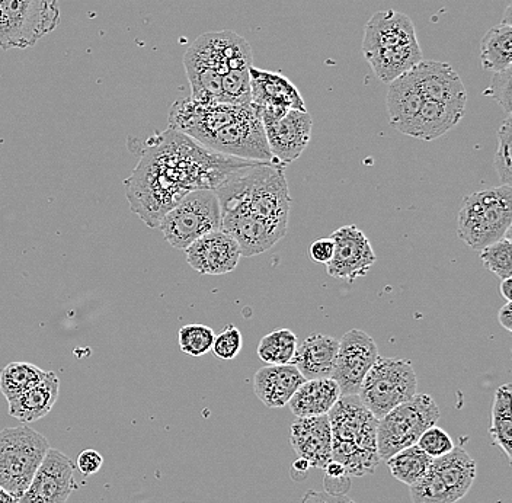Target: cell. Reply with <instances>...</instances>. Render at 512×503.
<instances>
[{
	"label": "cell",
	"mask_w": 512,
	"mask_h": 503,
	"mask_svg": "<svg viewBox=\"0 0 512 503\" xmlns=\"http://www.w3.org/2000/svg\"><path fill=\"white\" fill-rule=\"evenodd\" d=\"M249 160L211 152L185 134L168 128L146 149L140 165L126 181L131 211L150 227L179 200L198 189H217Z\"/></svg>",
	"instance_id": "cell-1"
},
{
	"label": "cell",
	"mask_w": 512,
	"mask_h": 503,
	"mask_svg": "<svg viewBox=\"0 0 512 503\" xmlns=\"http://www.w3.org/2000/svg\"><path fill=\"white\" fill-rule=\"evenodd\" d=\"M214 191L219 197L220 210L239 208L287 232L291 197L281 163H249L230 173Z\"/></svg>",
	"instance_id": "cell-2"
},
{
	"label": "cell",
	"mask_w": 512,
	"mask_h": 503,
	"mask_svg": "<svg viewBox=\"0 0 512 503\" xmlns=\"http://www.w3.org/2000/svg\"><path fill=\"white\" fill-rule=\"evenodd\" d=\"M361 51L383 83L393 82L424 60L414 22L395 9L377 12L368 19Z\"/></svg>",
	"instance_id": "cell-3"
},
{
	"label": "cell",
	"mask_w": 512,
	"mask_h": 503,
	"mask_svg": "<svg viewBox=\"0 0 512 503\" xmlns=\"http://www.w3.org/2000/svg\"><path fill=\"white\" fill-rule=\"evenodd\" d=\"M332 431V460L344 466L348 476L363 477L376 472L377 422L358 396H341L328 413Z\"/></svg>",
	"instance_id": "cell-4"
},
{
	"label": "cell",
	"mask_w": 512,
	"mask_h": 503,
	"mask_svg": "<svg viewBox=\"0 0 512 503\" xmlns=\"http://www.w3.org/2000/svg\"><path fill=\"white\" fill-rule=\"evenodd\" d=\"M511 223L512 189L501 185L464 198L457 217V233L467 246L479 252L507 235Z\"/></svg>",
	"instance_id": "cell-5"
},
{
	"label": "cell",
	"mask_w": 512,
	"mask_h": 503,
	"mask_svg": "<svg viewBox=\"0 0 512 503\" xmlns=\"http://www.w3.org/2000/svg\"><path fill=\"white\" fill-rule=\"evenodd\" d=\"M59 0H0V50H25L60 24Z\"/></svg>",
	"instance_id": "cell-6"
},
{
	"label": "cell",
	"mask_w": 512,
	"mask_h": 503,
	"mask_svg": "<svg viewBox=\"0 0 512 503\" xmlns=\"http://www.w3.org/2000/svg\"><path fill=\"white\" fill-rule=\"evenodd\" d=\"M50 442L30 426H12L0 431V486L16 498L30 486L43 463Z\"/></svg>",
	"instance_id": "cell-7"
},
{
	"label": "cell",
	"mask_w": 512,
	"mask_h": 503,
	"mask_svg": "<svg viewBox=\"0 0 512 503\" xmlns=\"http://www.w3.org/2000/svg\"><path fill=\"white\" fill-rule=\"evenodd\" d=\"M166 242L185 251L195 240L222 229V210L214 189H198L182 200L159 221Z\"/></svg>",
	"instance_id": "cell-8"
},
{
	"label": "cell",
	"mask_w": 512,
	"mask_h": 503,
	"mask_svg": "<svg viewBox=\"0 0 512 503\" xmlns=\"http://www.w3.org/2000/svg\"><path fill=\"white\" fill-rule=\"evenodd\" d=\"M416 393L418 378L411 361L379 357L364 377L357 396L377 419H382Z\"/></svg>",
	"instance_id": "cell-9"
},
{
	"label": "cell",
	"mask_w": 512,
	"mask_h": 503,
	"mask_svg": "<svg viewBox=\"0 0 512 503\" xmlns=\"http://www.w3.org/2000/svg\"><path fill=\"white\" fill-rule=\"evenodd\" d=\"M476 479V463L463 447L432 458L428 472L411 488L414 503H457L469 493Z\"/></svg>",
	"instance_id": "cell-10"
},
{
	"label": "cell",
	"mask_w": 512,
	"mask_h": 503,
	"mask_svg": "<svg viewBox=\"0 0 512 503\" xmlns=\"http://www.w3.org/2000/svg\"><path fill=\"white\" fill-rule=\"evenodd\" d=\"M440 409L431 396L416 393L377 422V451L380 460L411 447L428 428L437 424Z\"/></svg>",
	"instance_id": "cell-11"
},
{
	"label": "cell",
	"mask_w": 512,
	"mask_h": 503,
	"mask_svg": "<svg viewBox=\"0 0 512 503\" xmlns=\"http://www.w3.org/2000/svg\"><path fill=\"white\" fill-rule=\"evenodd\" d=\"M251 75L252 107L262 124L270 126L281 120L288 111H307L303 96L290 79L268 70L249 69Z\"/></svg>",
	"instance_id": "cell-12"
},
{
	"label": "cell",
	"mask_w": 512,
	"mask_h": 503,
	"mask_svg": "<svg viewBox=\"0 0 512 503\" xmlns=\"http://www.w3.org/2000/svg\"><path fill=\"white\" fill-rule=\"evenodd\" d=\"M376 341L360 329H351L339 341L332 380L341 396H357L364 377L379 358Z\"/></svg>",
	"instance_id": "cell-13"
},
{
	"label": "cell",
	"mask_w": 512,
	"mask_h": 503,
	"mask_svg": "<svg viewBox=\"0 0 512 503\" xmlns=\"http://www.w3.org/2000/svg\"><path fill=\"white\" fill-rule=\"evenodd\" d=\"M75 474V461L50 448L18 503H66L79 488Z\"/></svg>",
	"instance_id": "cell-14"
},
{
	"label": "cell",
	"mask_w": 512,
	"mask_h": 503,
	"mask_svg": "<svg viewBox=\"0 0 512 503\" xmlns=\"http://www.w3.org/2000/svg\"><path fill=\"white\" fill-rule=\"evenodd\" d=\"M329 237L334 240L335 245L334 256L326 264L329 277L350 284L357 278L366 277L376 264L377 256L363 230L351 224L335 230Z\"/></svg>",
	"instance_id": "cell-15"
},
{
	"label": "cell",
	"mask_w": 512,
	"mask_h": 503,
	"mask_svg": "<svg viewBox=\"0 0 512 503\" xmlns=\"http://www.w3.org/2000/svg\"><path fill=\"white\" fill-rule=\"evenodd\" d=\"M222 230L238 243L245 258L270 251L287 233L239 208L222 211Z\"/></svg>",
	"instance_id": "cell-16"
},
{
	"label": "cell",
	"mask_w": 512,
	"mask_h": 503,
	"mask_svg": "<svg viewBox=\"0 0 512 503\" xmlns=\"http://www.w3.org/2000/svg\"><path fill=\"white\" fill-rule=\"evenodd\" d=\"M313 120L307 111L291 110L281 120L265 126L272 158L281 165L300 158L312 139Z\"/></svg>",
	"instance_id": "cell-17"
},
{
	"label": "cell",
	"mask_w": 512,
	"mask_h": 503,
	"mask_svg": "<svg viewBox=\"0 0 512 503\" xmlns=\"http://www.w3.org/2000/svg\"><path fill=\"white\" fill-rule=\"evenodd\" d=\"M409 72L422 98L441 104L466 107V86L451 64L422 60Z\"/></svg>",
	"instance_id": "cell-18"
},
{
	"label": "cell",
	"mask_w": 512,
	"mask_h": 503,
	"mask_svg": "<svg viewBox=\"0 0 512 503\" xmlns=\"http://www.w3.org/2000/svg\"><path fill=\"white\" fill-rule=\"evenodd\" d=\"M184 252L190 267L201 275L229 274L242 258L238 243L222 229L195 240Z\"/></svg>",
	"instance_id": "cell-19"
},
{
	"label": "cell",
	"mask_w": 512,
	"mask_h": 503,
	"mask_svg": "<svg viewBox=\"0 0 512 503\" xmlns=\"http://www.w3.org/2000/svg\"><path fill=\"white\" fill-rule=\"evenodd\" d=\"M290 444L310 467L325 469L332 461V431L328 415L297 418L291 425Z\"/></svg>",
	"instance_id": "cell-20"
},
{
	"label": "cell",
	"mask_w": 512,
	"mask_h": 503,
	"mask_svg": "<svg viewBox=\"0 0 512 503\" xmlns=\"http://www.w3.org/2000/svg\"><path fill=\"white\" fill-rule=\"evenodd\" d=\"M304 381L293 364L267 365L255 373L254 392L267 408H284Z\"/></svg>",
	"instance_id": "cell-21"
},
{
	"label": "cell",
	"mask_w": 512,
	"mask_h": 503,
	"mask_svg": "<svg viewBox=\"0 0 512 503\" xmlns=\"http://www.w3.org/2000/svg\"><path fill=\"white\" fill-rule=\"evenodd\" d=\"M338 348V339L322 333H312L302 344L297 345L291 364L300 371L304 380L331 378Z\"/></svg>",
	"instance_id": "cell-22"
},
{
	"label": "cell",
	"mask_w": 512,
	"mask_h": 503,
	"mask_svg": "<svg viewBox=\"0 0 512 503\" xmlns=\"http://www.w3.org/2000/svg\"><path fill=\"white\" fill-rule=\"evenodd\" d=\"M59 393V377L54 371H47L46 378L37 386L19 394L15 399L8 400L9 415L22 424L40 421L54 408Z\"/></svg>",
	"instance_id": "cell-23"
},
{
	"label": "cell",
	"mask_w": 512,
	"mask_h": 503,
	"mask_svg": "<svg viewBox=\"0 0 512 503\" xmlns=\"http://www.w3.org/2000/svg\"><path fill=\"white\" fill-rule=\"evenodd\" d=\"M464 112H466V107L424 99L418 114L405 134L414 139L424 140V142H432L453 130L464 117Z\"/></svg>",
	"instance_id": "cell-24"
},
{
	"label": "cell",
	"mask_w": 512,
	"mask_h": 503,
	"mask_svg": "<svg viewBox=\"0 0 512 503\" xmlns=\"http://www.w3.org/2000/svg\"><path fill=\"white\" fill-rule=\"evenodd\" d=\"M341 397V390L332 378L306 380L293 394L288 406L296 418L328 415Z\"/></svg>",
	"instance_id": "cell-25"
},
{
	"label": "cell",
	"mask_w": 512,
	"mask_h": 503,
	"mask_svg": "<svg viewBox=\"0 0 512 503\" xmlns=\"http://www.w3.org/2000/svg\"><path fill=\"white\" fill-rule=\"evenodd\" d=\"M422 102H424V98L416 88L411 72L390 82L386 98L390 126L405 134L418 114Z\"/></svg>",
	"instance_id": "cell-26"
},
{
	"label": "cell",
	"mask_w": 512,
	"mask_h": 503,
	"mask_svg": "<svg viewBox=\"0 0 512 503\" xmlns=\"http://www.w3.org/2000/svg\"><path fill=\"white\" fill-rule=\"evenodd\" d=\"M511 5L505 11L504 21L486 32L480 43V62L489 72L511 69L512 57Z\"/></svg>",
	"instance_id": "cell-27"
},
{
	"label": "cell",
	"mask_w": 512,
	"mask_h": 503,
	"mask_svg": "<svg viewBox=\"0 0 512 503\" xmlns=\"http://www.w3.org/2000/svg\"><path fill=\"white\" fill-rule=\"evenodd\" d=\"M185 72L191 85L190 98L200 102H222V75L187 50Z\"/></svg>",
	"instance_id": "cell-28"
},
{
	"label": "cell",
	"mask_w": 512,
	"mask_h": 503,
	"mask_svg": "<svg viewBox=\"0 0 512 503\" xmlns=\"http://www.w3.org/2000/svg\"><path fill=\"white\" fill-rule=\"evenodd\" d=\"M489 435L496 447L504 451L508 460L512 461V387L504 384L498 387L492 406L491 426Z\"/></svg>",
	"instance_id": "cell-29"
},
{
	"label": "cell",
	"mask_w": 512,
	"mask_h": 503,
	"mask_svg": "<svg viewBox=\"0 0 512 503\" xmlns=\"http://www.w3.org/2000/svg\"><path fill=\"white\" fill-rule=\"evenodd\" d=\"M46 376L47 371L31 362H11L0 371V393L8 402L37 386Z\"/></svg>",
	"instance_id": "cell-30"
},
{
	"label": "cell",
	"mask_w": 512,
	"mask_h": 503,
	"mask_svg": "<svg viewBox=\"0 0 512 503\" xmlns=\"http://www.w3.org/2000/svg\"><path fill=\"white\" fill-rule=\"evenodd\" d=\"M431 463L432 458L416 444L403 448L386 460L392 476L408 486L415 485L428 472Z\"/></svg>",
	"instance_id": "cell-31"
},
{
	"label": "cell",
	"mask_w": 512,
	"mask_h": 503,
	"mask_svg": "<svg viewBox=\"0 0 512 503\" xmlns=\"http://www.w3.org/2000/svg\"><path fill=\"white\" fill-rule=\"evenodd\" d=\"M297 345V336L290 329H277L261 339L256 352L267 365L291 364Z\"/></svg>",
	"instance_id": "cell-32"
},
{
	"label": "cell",
	"mask_w": 512,
	"mask_h": 503,
	"mask_svg": "<svg viewBox=\"0 0 512 503\" xmlns=\"http://www.w3.org/2000/svg\"><path fill=\"white\" fill-rule=\"evenodd\" d=\"M479 252L483 267L495 274L499 280H507L512 277L511 230L498 242L486 246Z\"/></svg>",
	"instance_id": "cell-33"
},
{
	"label": "cell",
	"mask_w": 512,
	"mask_h": 503,
	"mask_svg": "<svg viewBox=\"0 0 512 503\" xmlns=\"http://www.w3.org/2000/svg\"><path fill=\"white\" fill-rule=\"evenodd\" d=\"M251 67L230 70L222 76V102L233 105H251Z\"/></svg>",
	"instance_id": "cell-34"
},
{
	"label": "cell",
	"mask_w": 512,
	"mask_h": 503,
	"mask_svg": "<svg viewBox=\"0 0 512 503\" xmlns=\"http://www.w3.org/2000/svg\"><path fill=\"white\" fill-rule=\"evenodd\" d=\"M213 329L206 325H187L179 329V348L190 357H203L211 351L214 342Z\"/></svg>",
	"instance_id": "cell-35"
},
{
	"label": "cell",
	"mask_w": 512,
	"mask_h": 503,
	"mask_svg": "<svg viewBox=\"0 0 512 503\" xmlns=\"http://www.w3.org/2000/svg\"><path fill=\"white\" fill-rule=\"evenodd\" d=\"M511 149L512 121L511 117H507L498 130V149H496L494 165L501 185H510V187L512 182Z\"/></svg>",
	"instance_id": "cell-36"
},
{
	"label": "cell",
	"mask_w": 512,
	"mask_h": 503,
	"mask_svg": "<svg viewBox=\"0 0 512 503\" xmlns=\"http://www.w3.org/2000/svg\"><path fill=\"white\" fill-rule=\"evenodd\" d=\"M416 445L431 458L446 456V454L451 453L454 447H456L453 438H451L444 429H441L440 426L435 425L428 428L427 431L419 437Z\"/></svg>",
	"instance_id": "cell-37"
},
{
	"label": "cell",
	"mask_w": 512,
	"mask_h": 503,
	"mask_svg": "<svg viewBox=\"0 0 512 503\" xmlns=\"http://www.w3.org/2000/svg\"><path fill=\"white\" fill-rule=\"evenodd\" d=\"M243 348V336L238 328L229 325L219 335L214 336L211 351L217 358L224 361L235 360Z\"/></svg>",
	"instance_id": "cell-38"
},
{
	"label": "cell",
	"mask_w": 512,
	"mask_h": 503,
	"mask_svg": "<svg viewBox=\"0 0 512 503\" xmlns=\"http://www.w3.org/2000/svg\"><path fill=\"white\" fill-rule=\"evenodd\" d=\"M511 82V69L502 70V72H496L494 73V76H492L491 85H489L488 89L483 92V95L491 96V98H494L495 101L498 102L499 107L507 112L508 117H510L512 112Z\"/></svg>",
	"instance_id": "cell-39"
},
{
	"label": "cell",
	"mask_w": 512,
	"mask_h": 503,
	"mask_svg": "<svg viewBox=\"0 0 512 503\" xmlns=\"http://www.w3.org/2000/svg\"><path fill=\"white\" fill-rule=\"evenodd\" d=\"M75 464L83 476H94L104 466V457L96 450H85L79 454Z\"/></svg>",
	"instance_id": "cell-40"
},
{
	"label": "cell",
	"mask_w": 512,
	"mask_h": 503,
	"mask_svg": "<svg viewBox=\"0 0 512 503\" xmlns=\"http://www.w3.org/2000/svg\"><path fill=\"white\" fill-rule=\"evenodd\" d=\"M335 245L331 237L315 240L310 246V258L318 264H329L334 256Z\"/></svg>",
	"instance_id": "cell-41"
},
{
	"label": "cell",
	"mask_w": 512,
	"mask_h": 503,
	"mask_svg": "<svg viewBox=\"0 0 512 503\" xmlns=\"http://www.w3.org/2000/svg\"><path fill=\"white\" fill-rule=\"evenodd\" d=\"M325 492L332 496H347L351 489L350 476L332 477L326 476L323 479Z\"/></svg>",
	"instance_id": "cell-42"
},
{
	"label": "cell",
	"mask_w": 512,
	"mask_h": 503,
	"mask_svg": "<svg viewBox=\"0 0 512 503\" xmlns=\"http://www.w3.org/2000/svg\"><path fill=\"white\" fill-rule=\"evenodd\" d=\"M310 469H312L310 464L307 463L306 460H303V458L299 457L296 461H294L293 466H291L290 474L294 480H297V482H302L303 479H306L307 473H309Z\"/></svg>",
	"instance_id": "cell-43"
},
{
	"label": "cell",
	"mask_w": 512,
	"mask_h": 503,
	"mask_svg": "<svg viewBox=\"0 0 512 503\" xmlns=\"http://www.w3.org/2000/svg\"><path fill=\"white\" fill-rule=\"evenodd\" d=\"M498 322L505 331L512 332V303L507 301L504 306L499 309Z\"/></svg>",
	"instance_id": "cell-44"
},
{
	"label": "cell",
	"mask_w": 512,
	"mask_h": 503,
	"mask_svg": "<svg viewBox=\"0 0 512 503\" xmlns=\"http://www.w3.org/2000/svg\"><path fill=\"white\" fill-rule=\"evenodd\" d=\"M326 476L339 477V476H348L347 472H345L344 466L342 464L336 463V461L332 460L326 464L325 469Z\"/></svg>",
	"instance_id": "cell-45"
},
{
	"label": "cell",
	"mask_w": 512,
	"mask_h": 503,
	"mask_svg": "<svg viewBox=\"0 0 512 503\" xmlns=\"http://www.w3.org/2000/svg\"><path fill=\"white\" fill-rule=\"evenodd\" d=\"M300 503H326V493L307 490Z\"/></svg>",
	"instance_id": "cell-46"
},
{
	"label": "cell",
	"mask_w": 512,
	"mask_h": 503,
	"mask_svg": "<svg viewBox=\"0 0 512 503\" xmlns=\"http://www.w3.org/2000/svg\"><path fill=\"white\" fill-rule=\"evenodd\" d=\"M499 293L504 297L505 300H512V280L511 278H507V280H502L501 285H499Z\"/></svg>",
	"instance_id": "cell-47"
},
{
	"label": "cell",
	"mask_w": 512,
	"mask_h": 503,
	"mask_svg": "<svg viewBox=\"0 0 512 503\" xmlns=\"http://www.w3.org/2000/svg\"><path fill=\"white\" fill-rule=\"evenodd\" d=\"M0 503H18V498L0 486Z\"/></svg>",
	"instance_id": "cell-48"
},
{
	"label": "cell",
	"mask_w": 512,
	"mask_h": 503,
	"mask_svg": "<svg viewBox=\"0 0 512 503\" xmlns=\"http://www.w3.org/2000/svg\"><path fill=\"white\" fill-rule=\"evenodd\" d=\"M326 493V492H325ZM326 503H355L348 496H332L326 493Z\"/></svg>",
	"instance_id": "cell-49"
}]
</instances>
